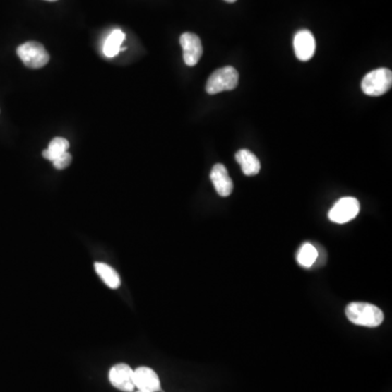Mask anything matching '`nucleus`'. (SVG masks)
I'll use <instances>...</instances> for the list:
<instances>
[{"mask_svg":"<svg viewBox=\"0 0 392 392\" xmlns=\"http://www.w3.org/2000/svg\"><path fill=\"white\" fill-rule=\"evenodd\" d=\"M225 1H227V3H235L237 0H225Z\"/></svg>","mask_w":392,"mask_h":392,"instance_id":"f3484780","label":"nucleus"},{"mask_svg":"<svg viewBox=\"0 0 392 392\" xmlns=\"http://www.w3.org/2000/svg\"><path fill=\"white\" fill-rule=\"evenodd\" d=\"M238 83L239 73L234 68H220L209 76L206 83V92L209 95H215L224 90H234Z\"/></svg>","mask_w":392,"mask_h":392,"instance_id":"7ed1b4c3","label":"nucleus"},{"mask_svg":"<svg viewBox=\"0 0 392 392\" xmlns=\"http://www.w3.org/2000/svg\"><path fill=\"white\" fill-rule=\"evenodd\" d=\"M136 392H150V391H142V390H138Z\"/></svg>","mask_w":392,"mask_h":392,"instance_id":"a211bd4d","label":"nucleus"},{"mask_svg":"<svg viewBox=\"0 0 392 392\" xmlns=\"http://www.w3.org/2000/svg\"><path fill=\"white\" fill-rule=\"evenodd\" d=\"M319 257V251L311 243H304L297 253V263L304 268H311Z\"/></svg>","mask_w":392,"mask_h":392,"instance_id":"4468645a","label":"nucleus"},{"mask_svg":"<svg viewBox=\"0 0 392 392\" xmlns=\"http://www.w3.org/2000/svg\"><path fill=\"white\" fill-rule=\"evenodd\" d=\"M345 315L352 323L375 328L383 323L385 315L383 311L371 303H350L345 309Z\"/></svg>","mask_w":392,"mask_h":392,"instance_id":"f257e3e1","label":"nucleus"},{"mask_svg":"<svg viewBox=\"0 0 392 392\" xmlns=\"http://www.w3.org/2000/svg\"><path fill=\"white\" fill-rule=\"evenodd\" d=\"M210 180H212L213 186L216 189L217 193L222 198H227L232 193L233 182L224 165L216 164L213 167Z\"/></svg>","mask_w":392,"mask_h":392,"instance_id":"9d476101","label":"nucleus"},{"mask_svg":"<svg viewBox=\"0 0 392 392\" xmlns=\"http://www.w3.org/2000/svg\"><path fill=\"white\" fill-rule=\"evenodd\" d=\"M180 44L183 49V59L186 66H196L203 55V46L200 37L196 34L186 32L181 35Z\"/></svg>","mask_w":392,"mask_h":392,"instance_id":"423d86ee","label":"nucleus"},{"mask_svg":"<svg viewBox=\"0 0 392 392\" xmlns=\"http://www.w3.org/2000/svg\"><path fill=\"white\" fill-rule=\"evenodd\" d=\"M124 40H126V34L121 30H114L108 35V37L106 38V41H105L104 48H102L104 55L108 58H112L118 55L120 49H121V44L124 43Z\"/></svg>","mask_w":392,"mask_h":392,"instance_id":"ddd939ff","label":"nucleus"},{"mask_svg":"<svg viewBox=\"0 0 392 392\" xmlns=\"http://www.w3.org/2000/svg\"><path fill=\"white\" fill-rule=\"evenodd\" d=\"M18 56L26 67L40 69L49 61V54L38 42H26L17 49Z\"/></svg>","mask_w":392,"mask_h":392,"instance_id":"20e7f679","label":"nucleus"},{"mask_svg":"<svg viewBox=\"0 0 392 392\" xmlns=\"http://www.w3.org/2000/svg\"><path fill=\"white\" fill-rule=\"evenodd\" d=\"M72 162V156L69 154V153L66 152L64 154L60 155L58 158H56L52 164H54V167L58 170H64V169L67 168L69 167V165L71 164Z\"/></svg>","mask_w":392,"mask_h":392,"instance_id":"dca6fc26","label":"nucleus"},{"mask_svg":"<svg viewBox=\"0 0 392 392\" xmlns=\"http://www.w3.org/2000/svg\"><path fill=\"white\" fill-rule=\"evenodd\" d=\"M94 267H95L96 273L102 278L105 285L110 289H118L120 287L121 280H120L119 273H117L110 265L97 261Z\"/></svg>","mask_w":392,"mask_h":392,"instance_id":"f8f14e48","label":"nucleus"},{"mask_svg":"<svg viewBox=\"0 0 392 392\" xmlns=\"http://www.w3.org/2000/svg\"><path fill=\"white\" fill-rule=\"evenodd\" d=\"M46 1H56V0H46Z\"/></svg>","mask_w":392,"mask_h":392,"instance_id":"6ab92c4d","label":"nucleus"},{"mask_svg":"<svg viewBox=\"0 0 392 392\" xmlns=\"http://www.w3.org/2000/svg\"><path fill=\"white\" fill-rule=\"evenodd\" d=\"M392 85V72L387 68H379L366 74L362 80L361 88L369 96H381L387 93Z\"/></svg>","mask_w":392,"mask_h":392,"instance_id":"f03ea898","label":"nucleus"},{"mask_svg":"<svg viewBox=\"0 0 392 392\" xmlns=\"http://www.w3.org/2000/svg\"><path fill=\"white\" fill-rule=\"evenodd\" d=\"M69 146V142L66 138H55L49 143L47 150H44L43 157L50 162H54L60 155L68 152Z\"/></svg>","mask_w":392,"mask_h":392,"instance_id":"2eb2a0df","label":"nucleus"},{"mask_svg":"<svg viewBox=\"0 0 392 392\" xmlns=\"http://www.w3.org/2000/svg\"><path fill=\"white\" fill-rule=\"evenodd\" d=\"M235 160L242 168L245 176H256L261 170V162L251 150H240L235 154Z\"/></svg>","mask_w":392,"mask_h":392,"instance_id":"9b49d317","label":"nucleus"},{"mask_svg":"<svg viewBox=\"0 0 392 392\" xmlns=\"http://www.w3.org/2000/svg\"><path fill=\"white\" fill-rule=\"evenodd\" d=\"M360 203L355 198H340L329 210L328 217L335 224H347L359 215Z\"/></svg>","mask_w":392,"mask_h":392,"instance_id":"39448f33","label":"nucleus"},{"mask_svg":"<svg viewBox=\"0 0 392 392\" xmlns=\"http://www.w3.org/2000/svg\"><path fill=\"white\" fill-rule=\"evenodd\" d=\"M295 56L301 61H307L313 57L316 49V42L313 34L307 30L297 32L293 41Z\"/></svg>","mask_w":392,"mask_h":392,"instance_id":"6e6552de","label":"nucleus"},{"mask_svg":"<svg viewBox=\"0 0 392 392\" xmlns=\"http://www.w3.org/2000/svg\"><path fill=\"white\" fill-rule=\"evenodd\" d=\"M133 374V369L128 364H117L109 371L110 384L120 391L133 392L136 389Z\"/></svg>","mask_w":392,"mask_h":392,"instance_id":"0eeeda50","label":"nucleus"},{"mask_svg":"<svg viewBox=\"0 0 392 392\" xmlns=\"http://www.w3.org/2000/svg\"><path fill=\"white\" fill-rule=\"evenodd\" d=\"M133 379L136 388L142 391L157 392L162 390L156 372L146 366H141L134 371Z\"/></svg>","mask_w":392,"mask_h":392,"instance_id":"1a4fd4ad","label":"nucleus"}]
</instances>
